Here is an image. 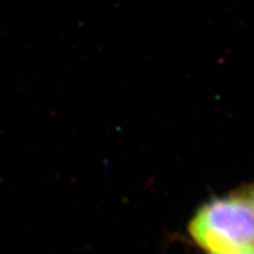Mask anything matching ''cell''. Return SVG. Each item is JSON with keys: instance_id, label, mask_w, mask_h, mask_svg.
I'll return each instance as SVG.
<instances>
[{"instance_id": "3957f363", "label": "cell", "mask_w": 254, "mask_h": 254, "mask_svg": "<svg viewBox=\"0 0 254 254\" xmlns=\"http://www.w3.org/2000/svg\"><path fill=\"white\" fill-rule=\"evenodd\" d=\"M215 254H254V249H246V250H239V251H232V252L215 253Z\"/></svg>"}, {"instance_id": "7a4b0ae2", "label": "cell", "mask_w": 254, "mask_h": 254, "mask_svg": "<svg viewBox=\"0 0 254 254\" xmlns=\"http://www.w3.org/2000/svg\"><path fill=\"white\" fill-rule=\"evenodd\" d=\"M241 196H243V198L245 199L247 202H249L251 208H252L254 212V186H252L251 189L247 190L246 193H244V195H241Z\"/></svg>"}, {"instance_id": "6da1fadb", "label": "cell", "mask_w": 254, "mask_h": 254, "mask_svg": "<svg viewBox=\"0 0 254 254\" xmlns=\"http://www.w3.org/2000/svg\"><path fill=\"white\" fill-rule=\"evenodd\" d=\"M189 231L211 254L254 249V212L243 196L212 199L196 211Z\"/></svg>"}]
</instances>
